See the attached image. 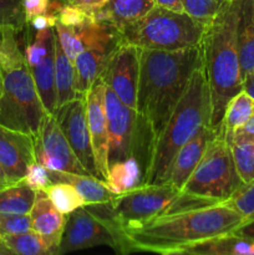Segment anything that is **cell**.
Listing matches in <instances>:
<instances>
[{"label":"cell","instance_id":"obj_6","mask_svg":"<svg viewBox=\"0 0 254 255\" xmlns=\"http://www.w3.org/2000/svg\"><path fill=\"white\" fill-rule=\"evenodd\" d=\"M207 24L186 12L154 5L143 17L121 30L124 40L139 49L173 50L199 46Z\"/></svg>","mask_w":254,"mask_h":255},{"label":"cell","instance_id":"obj_47","mask_svg":"<svg viewBox=\"0 0 254 255\" xmlns=\"http://www.w3.org/2000/svg\"><path fill=\"white\" fill-rule=\"evenodd\" d=\"M64 1H66V2H67V1H69V0H64Z\"/></svg>","mask_w":254,"mask_h":255},{"label":"cell","instance_id":"obj_22","mask_svg":"<svg viewBox=\"0 0 254 255\" xmlns=\"http://www.w3.org/2000/svg\"><path fill=\"white\" fill-rule=\"evenodd\" d=\"M181 254L189 255H254V239L228 233L204 239L188 247Z\"/></svg>","mask_w":254,"mask_h":255},{"label":"cell","instance_id":"obj_25","mask_svg":"<svg viewBox=\"0 0 254 255\" xmlns=\"http://www.w3.org/2000/svg\"><path fill=\"white\" fill-rule=\"evenodd\" d=\"M55 82L57 91V109L77 97L75 87L74 62L67 57L55 32Z\"/></svg>","mask_w":254,"mask_h":255},{"label":"cell","instance_id":"obj_21","mask_svg":"<svg viewBox=\"0 0 254 255\" xmlns=\"http://www.w3.org/2000/svg\"><path fill=\"white\" fill-rule=\"evenodd\" d=\"M237 47L243 80L254 71V0H239Z\"/></svg>","mask_w":254,"mask_h":255},{"label":"cell","instance_id":"obj_12","mask_svg":"<svg viewBox=\"0 0 254 255\" xmlns=\"http://www.w3.org/2000/svg\"><path fill=\"white\" fill-rule=\"evenodd\" d=\"M55 117L67 142L90 176L99 178L86 114V94L79 95L56 110ZM100 179V178H99Z\"/></svg>","mask_w":254,"mask_h":255},{"label":"cell","instance_id":"obj_10","mask_svg":"<svg viewBox=\"0 0 254 255\" xmlns=\"http://www.w3.org/2000/svg\"><path fill=\"white\" fill-rule=\"evenodd\" d=\"M35 139V158L49 171L90 176L72 151L55 115L46 114Z\"/></svg>","mask_w":254,"mask_h":255},{"label":"cell","instance_id":"obj_40","mask_svg":"<svg viewBox=\"0 0 254 255\" xmlns=\"http://www.w3.org/2000/svg\"><path fill=\"white\" fill-rule=\"evenodd\" d=\"M234 136H241V137H247V138L254 139V112L252 114V116L249 117V120L247 121V124L243 127H241L239 129H237L234 133ZM228 134V136H232Z\"/></svg>","mask_w":254,"mask_h":255},{"label":"cell","instance_id":"obj_20","mask_svg":"<svg viewBox=\"0 0 254 255\" xmlns=\"http://www.w3.org/2000/svg\"><path fill=\"white\" fill-rule=\"evenodd\" d=\"M154 5V0H107L102 6L89 12L96 20L112 22L122 30L143 17Z\"/></svg>","mask_w":254,"mask_h":255},{"label":"cell","instance_id":"obj_11","mask_svg":"<svg viewBox=\"0 0 254 255\" xmlns=\"http://www.w3.org/2000/svg\"><path fill=\"white\" fill-rule=\"evenodd\" d=\"M104 109L109 131V167L131 154L136 141L139 116L127 107L120 97L105 85Z\"/></svg>","mask_w":254,"mask_h":255},{"label":"cell","instance_id":"obj_29","mask_svg":"<svg viewBox=\"0 0 254 255\" xmlns=\"http://www.w3.org/2000/svg\"><path fill=\"white\" fill-rule=\"evenodd\" d=\"M231 146L237 172L242 181L254 179V139L241 136H224Z\"/></svg>","mask_w":254,"mask_h":255},{"label":"cell","instance_id":"obj_16","mask_svg":"<svg viewBox=\"0 0 254 255\" xmlns=\"http://www.w3.org/2000/svg\"><path fill=\"white\" fill-rule=\"evenodd\" d=\"M105 82L100 77L86 92V114L94 147L99 178L105 181L109 173V131L104 109Z\"/></svg>","mask_w":254,"mask_h":255},{"label":"cell","instance_id":"obj_41","mask_svg":"<svg viewBox=\"0 0 254 255\" xmlns=\"http://www.w3.org/2000/svg\"><path fill=\"white\" fill-rule=\"evenodd\" d=\"M106 1L107 0H69L67 2L72 5H77L80 7H84L87 11H92V10L102 6Z\"/></svg>","mask_w":254,"mask_h":255},{"label":"cell","instance_id":"obj_13","mask_svg":"<svg viewBox=\"0 0 254 255\" xmlns=\"http://www.w3.org/2000/svg\"><path fill=\"white\" fill-rule=\"evenodd\" d=\"M55 32L65 54L72 62L84 50L99 46H119L124 40L121 29L109 21L90 16L79 26H67L56 21Z\"/></svg>","mask_w":254,"mask_h":255},{"label":"cell","instance_id":"obj_27","mask_svg":"<svg viewBox=\"0 0 254 255\" xmlns=\"http://www.w3.org/2000/svg\"><path fill=\"white\" fill-rule=\"evenodd\" d=\"M254 112V100L242 90L229 101L218 134L228 136L243 127Z\"/></svg>","mask_w":254,"mask_h":255},{"label":"cell","instance_id":"obj_36","mask_svg":"<svg viewBox=\"0 0 254 255\" xmlns=\"http://www.w3.org/2000/svg\"><path fill=\"white\" fill-rule=\"evenodd\" d=\"M21 183L26 184L35 191H45L47 187L51 186L52 181L49 176V169L42 164L34 162L27 169Z\"/></svg>","mask_w":254,"mask_h":255},{"label":"cell","instance_id":"obj_8","mask_svg":"<svg viewBox=\"0 0 254 255\" xmlns=\"http://www.w3.org/2000/svg\"><path fill=\"white\" fill-rule=\"evenodd\" d=\"M243 183L237 172L231 146L223 134H217L182 191L221 203Z\"/></svg>","mask_w":254,"mask_h":255},{"label":"cell","instance_id":"obj_48","mask_svg":"<svg viewBox=\"0 0 254 255\" xmlns=\"http://www.w3.org/2000/svg\"><path fill=\"white\" fill-rule=\"evenodd\" d=\"M252 219H254V217H253V218H252Z\"/></svg>","mask_w":254,"mask_h":255},{"label":"cell","instance_id":"obj_9","mask_svg":"<svg viewBox=\"0 0 254 255\" xmlns=\"http://www.w3.org/2000/svg\"><path fill=\"white\" fill-rule=\"evenodd\" d=\"M101 246L121 251L116 226L110 217L95 204H86L67 214L56 255Z\"/></svg>","mask_w":254,"mask_h":255},{"label":"cell","instance_id":"obj_7","mask_svg":"<svg viewBox=\"0 0 254 255\" xmlns=\"http://www.w3.org/2000/svg\"><path fill=\"white\" fill-rule=\"evenodd\" d=\"M46 114L26 62L1 69L0 125L35 137Z\"/></svg>","mask_w":254,"mask_h":255},{"label":"cell","instance_id":"obj_2","mask_svg":"<svg viewBox=\"0 0 254 255\" xmlns=\"http://www.w3.org/2000/svg\"><path fill=\"white\" fill-rule=\"evenodd\" d=\"M202 66L201 45L173 51L139 49L136 111L154 138L166 126L193 72Z\"/></svg>","mask_w":254,"mask_h":255},{"label":"cell","instance_id":"obj_30","mask_svg":"<svg viewBox=\"0 0 254 255\" xmlns=\"http://www.w3.org/2000/svg\"><path fill=\"white\" fill-rule=\"evenodd\" d=\"M17 31L15 27L0 24V67L12 69L25 64L24 51H21L17 41Z\"/></svg>","mask_w":254,"mask_h":255},{"label":"cell","instance_id":"obj_35","mask_svg":"<svg viewBox=\"0 0 254 255\" xmlns=\"http://www.w3.org/2000/svg\"><path fill=\"white\" fill-rule=\"evenodd\" d=\"M31 229L29 214H1L0 213V237L24 233Z\"/></svg>","mask_w":254,"mask_h":255},{"label":"cell","instance_id":"obj_28","mask_svg":"<svg viewBox=\"0 0 254 255\" xmlns=\"http://www.w3.org/2000/svg\"><path fill=\"white\" fill-rule=\"evenodd\" d=\"M5 246L19 255H55V249L46 239L37 232L30 231L12 236L0 237Z\"/></svg>","mask_w":254,"mask_h":255},{"label":"cell","instance_id":"obj_18","mask_svg":"<svg viewBox=\"0 0 254 255\" xmlns=\"http://www.w3.org/2000/svg\"><path fill=\"white\" fill-rule=\"evenodd\" d=\"M29 216L32 231L37 232L54 247L56 255L66 223V216L52 204L45 191H36L34 206Z\"/></svg>","mask_w":254,"mask_h":255},{"label":"cell","instance_id":"obj_26","mask_svg":"<svg viewBox=\"0 0 254 255\" xmlns=\"http://www.w3.org/2000/svg\"><path fill=\"white\" fill-rule=\"evenodd\" d=\"M36 191L24 183L10 184L0 188V213L29 214L34 206Z\"/></svg>","mask_w":254,"mask_h":255},{"label":"cell","instance_id":"obj_38","mask_svg":"<svg viewBox=\"0 0 254 255\" xmlns=\"http://www.w3.org/2000/svg\"><path fill=\"white\" fill-rule=\"evenodd\" d=\"M21 1L27 22L40 15L49 14L51 0H21Z\"/></svg>","mask_w":254,"mask_h":255},{"label":"cell","instance_id":"obj_14","mask_svg":"<svg viewBox=\"0 0 254 255\" xmlns=\"http://www.w3.org/2000/svg\"><path fill=\"white\" fill-rule=\"evenodd\" d=\"M139 75V47L124 41L115 51L102 74L110 87L129 109L137 107V85Z\"/></svg>","mask_w":254,"mask_h":255},{"label":"cell","instance_id":"obj_45","mask_svg":"<svg viewBox=\"0 0 254 255\" xmlns=\"http://www.w3.org/2000/svg\"><path fill=\"white\" fill-rule=\"evenodd\" d=\"M6 186H10V184H9V182H7L6 176H5L1 166H0V188H2V187H6Z\"/></svg>","mask_w":254,"mask_h":255},{"label":"cell","instance_id":"obj_44","mask_svg":"<svg viewBox=\"0 0 254 255\" xmlns=\"http://www.w3.org/2000/svg\"><path fill=\"white\" fill-rule=\"evenodd\" d=\"M12 252L5 246V243L2 242V239L0 238V255H11Z\"/></svg>","mask_w":254,"mask_h":255},{"label":"cell","instance_id":"obj_23","mask_svg":"<svg viewBox=\"0 0 254 255\" xmlns=\"http://www.w3.org/2000/svg\"><path fill=\"white\" fill-rule=\"evenodd\" d=\"M49 176L54 182H66L74 186L86 204H102L111 202L117 194L112 193L104 181L92 176L67 173V172L49 171Z\"/></svg>","mask_w":254,"mask_h":255},{"label":"cell","instance_id":"obj_42","mask_svg":"<svg viewBox=\"0 0 254 255\" xmlns=\"http://www.w3.org/2000/svg\"><path fill=\"white\" fill-rule=\"evenodd\" d=\"M154 4H156L157 6L172 10V11L184 12L183 5H182L181 0H154Z\"/></svg>","mask_w":254,"mask_h":255},{"label":"cell","instance_id":"obj_15","mask_svg":"<svg viewBox=\"0 0 254 255\" xmlns=\"http://www.w3.org/2000/svg\"><path fill=\"white\" fill-rule=\"evenodd\" d=\"M34 162V137L0 125V166L9 184L20 183Z\"/></svg>","mask_w":254,"mask_h":255},{"label":"cell","instance_id":"obj_43","mask_svg":"<svg viewBox=\"0 0 254 255\" xmlns=\"http://www.w3.org/2000/svg\"><path fill=\"white\" fill-rule=\"evenodd\" d=\"M242 82H243V91L254 100V71L244 76Z\"/></svg>","mask_w":254,"mask_h":255},{"label":"cell","instance_id":"obj_39","mask_svg":"<svg viewBox=\"0 0 254 255\" xmlns=\"http://www.w3.org/2000/svg\"><path fill=\"white\" fill-rule=\"evenodd\" d=\"M57 21V16H52V15H40V16L34 17L32 20H30L27 22L30 27L37 30H44L47 29V27H54L55 24Z\"/></svg>","mask_w":254,"mask_h":255},{"label":"cell","instance_id":"obj_34","mask_svg":"<svg viewBox=\"0 0 254 255\" xmlns=\"http://www.w3.org/2000/svg\"><path fill=\"white\" fill-rule=\"evenodd\" d=\"M0 24L15 27L19 32L27 29L21 0H0Z\"/></svg>","mask_w":254,"mask_h":255},{"label":"cell","instance_id":"obj_37","mask_svg":"<svg viewBox=\"0 0 254 255\" xmlns=\"http://www.w3.org/2000/svg\"><path fill=\"white\" fill-rule=\"evenodd\" d=\"M90 16H91V14L84 7L72 5L70 2H65V5L61 7L59 15H57V21L67 25V26H79V25L84 24Z\"/></svg>","mask_w":254,"mask_h":255},{"label":"cell","instance_id":"obj_1","mask_svg":"<svg viewBox=\"0 0 254 255\" xmlns=\"http://www.w3.org/2000/svg\"><path fill=\"white\" fill-rule=\"evenodd\" d=\"M246 219L223 203L166 214L136 228L119 231L121 253L181 254L188 247L236 231Z\"/></svg>","mask_w":254,"mask_h":255},{"label":"cell","instance_id":"obj_32","mask_svg":"<svg viewBox=\"0 0 254 255\" xmlns=\"http://www.w3.org/2000/svg\"><path fill=\"white\" fill-rule=\"evenodd\" d=\"M229 207L244 219H252L254 217V179L242 184L231 197L221 202Z\"/></svg>","mask_w":254,"mask_h":255},{"label":"cell","instance_id":"obj_17","mask_svg":"<svg viewBox=\"0 0 254 255\" xmlns=\"http://www.w3.org/2000/svg\"><path fill=\"white\" fill-rule=\"evenodd\" d=\"M218 133L209 125L202 126L197 133L178 149L174 158L172 159L164 183L171 184L174 188L182 191L192 172L203 157L208 143Z\"/></svg>","mask_w":254,"mask_h":255},{"label":"cell","instance_id":"obj_5","mask_svg":"<svg viewBox=\"0 0 254 255\" xmlns=\"http://www.w3.org/2000/svg\"><path fill=\"white\" fill-rule=\"evenodd\" d=\"M219 202L201 198L179 191L168 183L143 184L132 191L117 194L109 203L100 204L117 228H136L166 214L212 206Z\"/></svg>","mask_w":254,"mask_h":255},{"label":"cell","instance_id":"obj_46","mask_svg":"<svg viewBox=\"0 0 254 255\" xmlns=\"http://www.w3.org/2000/svg\"><path fill=\"white\" fill-rule=\"evenodd\" d=\"M0 90H1V69H0Z\"/></svg>","mask_w":254,"mask_h":255},{"label":"cell","instance_id":"obj_24","mask_svg":"<svg viewBox=\"0 0 254 255\" xmlns=\"http://www.w3.org/2000/svg\"><path fill=\"white\" fill-rule=\"evenodd\" d=\"M35 86L47 114L55 115L57 110V91L55 82V41L44 59L30 67Z\"/></svg>","mask_w":254,"mask_h":255},{"label":"cell","instance_id":"obj_19","mask_svg":"<svg viewBox=\"0 0 254 255\" xmlns=\"http://www.w3.org/2000/svg\"><path fill=\"white\" fill-rule=\"evenodd\" d=\"M120 46V45H119ZM119 46H99L84 50L74 61L75 87L77 95H85L102 76Z\"/></svg>","mask_w":254,"mask_h":255},{"label":"cell","instance_id":"obj_3","mask_svg":"<svg viewBox=\"0 0 254 255\" xmlns=\"http://www.w3.org/2000/svg\"><path fill=\"white\" fill-rule=\"evenodd\" d=\"M239 0H227L207 24L202 40L203 70L211 96L209 126L219 133L229 101L243 90L237 47Z\"/></svg>","mask_w":254,"mask_h":255},{"label":"cell","instance_id":"obj_31","mask_svg":"<svg viewBox=\"0 0 254 255\" xmlns=\"http://www.w3.org/2000/svg\"><path fill=\"white\" fill-rule=\"evenodd\" d=\"M45 192L47 193L52 204L65 216L80 207L86 206L84 198L80 196L76 188L66 182H54L51 186L45 189Z\"/></svg>","mask_w":254,"mask_h":255},{"label":"cell","instance_id":"obj_4","mask_svg":"<svg viewBox=\"0 0 254 255\" xmlns=\"http://www.w3.org/2000/svg\"><path fill=\"white\" fill-rule=\"evenodd\" d=\"M211 121V96L203 66L192 75L166 126L154 138L144 184H162L178 149Z\"/></svg>","mask_w":254,"mask_h":255},{"label":"cell","instance_id":"obj_33","mask_svg":"<svg viewBox=\"0 0 254 255\" xmlns=\"http://www.w3.org/2000/svg\"><path fill=\"white\" fill-rule=\"evenodd\" d=\"M186 14L193 19L208 24L227 0H181Z\"/></svg>","mask_w":254,"mask_h":255}]
</instances>
